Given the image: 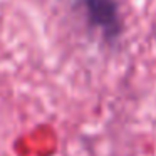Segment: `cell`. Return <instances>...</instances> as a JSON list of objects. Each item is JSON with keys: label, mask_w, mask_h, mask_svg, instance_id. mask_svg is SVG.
I'll use <instances>...</instances> for the list:
<instances>
[{"label": "cell", "mask_w": 156, "mask_h": 156, "mask_svg": "<svg viewBox=\"0 0 156 156\" xmlns=\"http://www.w3.org/2000/svg\"><path fill=\"white\" fill-rule=\"evenodd\" d=\"M89 27L98 29L104 41L114 42L124 30L118 0H81Z\"/></svg>", "instance_id": "obj_1"}]
</instances>
